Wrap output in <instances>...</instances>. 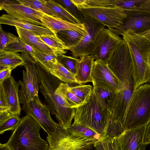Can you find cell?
I'll return each instance as SVG.
<instances>
[{
    "label": "cell",
    "mask_w": 150,
    "mask_h": 150,
    "mask_svg": "<svg viewBox=\"0 0 150 150\" xmlns=\"http://www.w3.org/2000/svg\"><path fill=\"white\" fill-rule=\"evenodd\" d=\"M69 86V84L62 82L60 83L56 91L64 97L72 108H75L85 103L71 91Z\"/></svg>",
    "instance_id": "obj_29"
},
{
    "label": "cell",
    "mask_w": 150,
    "mask_h": 150,
    "mask_svg": "<svg viewBox=\"0 0 150 150\" xmlns=\"http://www.w3.org/2000/svg\"><path fill=\"white\" fill-rule=\"evenodd\" d=\"M150 143V121L146 125L144 140V144H148Z\"/></svg>",
    "instance_id": "obj_42"
},
{
    "label": "cell",
    "mask_w": 150,
    "mask_h": 150,
    "mask_svg": "<svg viewBox=\"0 0 150 150\" xmlns=\"http://www.w3.org/2000/svg\"><path fill=\"white\" fill-rule=\"evenodd\" d=\"M39 37L57 55L65 54L67 52L66 50H69V48L58 37L56 33L50 35L39 36Z\"/></svg>",
    "instance_id": "obj_30"
},
{
    "label": "cell",
    "mask_w": 150,
    "mask_h": 150,
    "mask_svg": "<svg viewBox=\"0 0 150 150\" xmlns=\"http://www.w3.org/2000/svg\"><path fill=\"white\" fill-rule=\"evenodd\" d=\"M83 14L98 20L109 29L121 25L126 17L124 10L117 6L99 8H89L79 9Z\"/></svg>",
    "instance_id": "obj_11"
},
{
    "label": "cell",
    "mask_w": 150,
    "mask_h": 150,
    "mask_svg": "<svg viewBox=\"0 0 150 150\" xmlns=\"http://www.w3.org/2000/svg\"><path fill=\"white\" fill-rule=\"evenodd\" d=\"M112 116L99 103L93 88L86 102L75 108L73 124L88 127L102 137L107 135Z\"/></svg>",
    "instance_id": "obj_4"
},
{
    "label": "cell",
    "mask_w": 150,
    "mask_h": 150,
    "mask_svg": "<svg viewBox=\"0 0 150 150\" xmlns=\"http://www.w3.org/2000/svg\"><path fill=\"white\" fill-rule=\"evenodd\" d=\"M0 23L29 30L38 36L50 35L54 34L47 28L15 18L8 14L3 15L0 17Z\"/></svg>",
    "instance_id": "obj_18"
},
{
    "label": "cell",
    "mask_w": 150,
    "mask_h": 150,
    "mask_svg": "<svg viewBox=\"0 0 150 150\" xmlns=\"http://www.w3.org/2000/svg\"><path fill=\"white\" fill-rule=\"evenodd\" d=\"M137 34L144 38L150 42V29Z\"/></svg>",
    "instance_id": "obj_44"
},
{
    "label": "cell",
    "mask_w": 150,
    "mask_h": 150,
    "mask_svg": "<svg viewBox=\"0 0 150 150\" xmlns=\"http://www.w3.org/2000/svg\"><path fill=\"white\" fill-rule=\"evenodd\" d=\"M124 11L126 17L122 24L116 28L109 29L113 33L119 35L128 30L139 33L150 29V13L130 10Z\"/></svg>",
    "instance_id": "obj_13"
},
{
    "label": "cell",
    "mask_w": 150,
    "mask_h": 150,
    "mask_svg": "<svg viewBox=\"0 0 150 150\" xmlns=\"http://www.w3.org/2000/svg\"><path fill=\"white\" fill-rule=\"evenodd\" d=\"M83 14V24L88 33L78 45L69 50L72 57L77 58L91 55L98 35L105 26L96 19Z\"/></svg>",
    "instance_id": "obj_7"
},
{
    "label": "cell",
    "mask_w": 150,
    "mask_h": 150,
    "mask_svg": "<svg viewBox=\"0 0 150 150\" xmlns=\"http://www.w3.org/2000/svg\"><path fill=\"white\" fill-rule=\"evenodd\" d=\"M5 50L16 52H26L31 56L33 55L34 52L33 47L25 43L19 38L18 41L10 44Z\"/></svg>",
    "instance_id": "obj_38"
},
{
    "label": "cell",
    "mask_w": 150,
    "mask_h": 150,
    "mask_svg": "<svg viewBox=\"0 0 150 150\" xmlns=\"http://www.w3.org/2000/svg\"><path fill=\"white\" fill-rule=\"evenodd\" d=\"M146 125L125 130L117 137L120 150H139L144 144Z\"/></svg>",
    "instance_id": "obj_15"
},
{
    "label": "cell",
    "mask_w": 150,
    "mask_h": 150,
    "mask_svg": "<svg viewBox=\"0 0 150 150\" xmlns=\"http://www.w3.org/2000/svg\"><path fill=\"white\" fill-rule=\"evenodd\" d=\"M19 3L40 11L48 15L56 17L54 13L46 5L44 0H17Z\"/></svg>",
    "instance_id": "obj_32"
},
{
    "label": "cell",
    "mask_w": 150,
    "mask_h": 150,
    "mask_svg": "<svg viewBox=\"0 0 150 150\" xmlns=\"http://www.w3.org/2000/svg\"><path fill=\"white\" fill-rule=\"evenodd\" d=\"M123 40L109 29L105 28L98 35L90 55L94 60H101L107 64L112 53Z\"/></svg>",
    "instance_id": "obj_9"
},
{
    "label": "cell",
    "mask_w": 150,
    "mask_h": 150,
    "mask_svg": "<svg viewBox=\"0 0 150 150\" xmlns=\"http://www.w3.org/2000/svg\"><path fill=\"white\" fill-rule=\"evenodd\" d=\"M69 88L78 98L85 103L93 89L90 85L77 84L69 85Z\"/></svg>",
    "instance_id": "obj_34"
},
{
    "label": "cell",
    "mask_w": 150,
    "mask_h": 150,
    "mask_svg": "<svg viewBox=\"0 0 150 150\" xmlns=\"http://www.w3.org/2000/svg\"><path fill=\"white\" fill-rule=\"evenodd\" d=\"M66 128L71 135L75 137L98 140L100 137L92 129L83 125L72 124Z\"/></svg>",
    "instance_id": "obj_27"
},
{
    "label": "cell",
    "mask_w": 150,
    "mask_h": 150,
    "mask_svg": "<svg viewBox=\"0 0 150 150\" xmlns=\"http://www.w3.org/2000/svg\"><path fill=\"white\" fill-rule=\"evenodd\" d=\"M149 82H150V80H149Z\"/></svg>",
    "instance_id": "obj_48"
},
{
    "label": "cell",
    "mask_w": 150,
    "mask_h": 150,
    "mask_svg": "<svg viewBox=\"0 0 150 150\" xmlns=\"http://www.w3.org/2000/svg\"><path fill=\"white\" fill-rule=\"evenodd\" d=\"M77 72L75 77L80 84L92 82L91 74L94 61L91 55H86L79 58Z\"/></svg>",
    "instance_id": "obj_20"
},
{
    "label": "cell",
    "mask_w": 150,
    "mask_h": 150,
    "mask_svg": "<svg viewBox=\"0 0 150 150\" xmlns=\"http://www.w3.org/2000/svg\"><path fill=\"white\" fill-rule=\"evenodd\" d=\"M0 150H12L10 147L6 143L0 144Z\"/></svg>",
    "instance_id": "obj_45"
},
{
    "label": "cell",
    "mask_w": 150,
    "mask_h": 150,
    "mask_svg": "<svg viewBox=\"0 0 150 150\" xmlns=\"http://www.w3.org/2000/svg\"><path fill=\"white\" fill-rule=\"evenodd\" d=\"M33 49L34 52L32 57L36 62L49 72L58 61L57 55L42 52L35 49Z\"/></svg>",
    "instance_id": "obj_31"
},
{
    "label": "cell",
    "mask_w": 150,
    "mask_h": 150,
    "mask_svg": "<svg viewBox=\"0 0 150 150\" xmlns=\"http://www.w3.org/2000/svg\"><path fill=\"white\" fill-rule=\"evenodd\" d=\"M149 64L150 65V54L149 57Z\"/></svg>",
    "instance_id": "obj_47"
},
{
    "label": "cell",
    "mask_w": 150,
    "mask_h": 150,
    "mask_svg": "<svg viewBox=\"0 0 150 150\" xmlns=\"http://www.w3.org/2000/svg\"><path fill=\"white\" fill-rule=\"evenodd\" d=\"M97 140L74 136L64 128L58 136L48 142L49 150H93Z\"/></svg>",
    "instance_id": "obj_10"
},
{
    "label": "cell",
    "mask_w": 150,
    "mask_h": 150,
    "mask_svg": "<svg viewBox=\"0 0 150 150\" xmlns=\"http://www.w3.org/2000/svg\"><path fill=\"white\" fill-rule=\"evenodd\" d=\"M25 63L24 59L18 52L0 51V70L8 67L13 69L19 66L23 65Z\"/></svg>",
    "instance_id": "obj_22"
},
{
    "label": "cell",
    "mask_w": 150,
    "mask_h": 150,
    "mask_svg": "<svg viewBox=\"0 0 150 150\" xmlns=\"http://www.w3.org/2000/svg\"><path fill=\"white\" fill-rule=\"evenodd\" d=\"M40 20L44 27L50 30L54 33L65 30L86 31L83 24L74 23L46 14L40 18Z\"/></svg>",
    "instance_id": "obj_17"
},
{
    "label": "cell",
    "mask_w": 150,
    "mask_h": 150,
    "mask_svg": "<svg viewBox=\"0 0 150 150\" xmlns=\"http://www.w3.org/2000/svg\"><path fill=\"white\" fill-rule=\"evenodd\" d=\"M9 110L3 86L0 84V112H9Z\"/></svg>",
    "instance_id": "obj_40"
},
{
    "label": "cell",
    "mask_w": 150,
    "mask_h": 150,
    "mask_svg": "<svg viewBox=\"0 0 150 150\" xmlns=\"http://www.w3.org/2000/svg\"><path fill=\"white\" fill-rule=\"evenodd\" d=\"M12 1L0 2L1 10H4L10 16L18 19L43 27L40 18L44 13Z\"/></svg>",
    "instance_id": "obj_14"
},
{
    "label": "cell",
    "mask_w": 150,
    "mask_h": 150,
    "mask_svg": "<svg viewBox=\"0 0 150 150\" xmlns=\"http://www.w3.org/2000/svg\"><path fill=\"white\" fill-rule=\"evenodd\" d=\"M93 87L107 89L115 93L119 91L118 78L108 67L101 60L94 61L91 74Z\"/></svg>",
    "instance_id": "obj_12"
},
{
    "label": "cell",
    "mask_w": 150,
    "mask_h": 150,
    "mask_svg": "<svg viewBox=\"0 0 150 150\" xmlns=\"http://www.w3.org/2000/svg\"><path fill=\"white\" fill-rule=\"evenodd\" d=\"M57 59L66 68L75 75L79 59L60 54L57 55Z\"/></svg>",
    "instance_id": "obj_35"
},
{
    "label": "cell",
    "mask_w": 150,
    "mask_h": 150,
    "mask_svg": "<svg viewBox=\"0 0 150 150\" xmlns=\"http://www.w3.org/2000/svg\"><path fill=\"white\" fill-rule=\"evenodd\" d=\"M41 126L26 113L6 143L12 150H49V144L41 137Z\"/></svg>",
    "instance_id": "obj_3"
},
{
    "label": "cell",
    "mask_w": 150,
    "mask_h": 150,
    "mask_svg": "<svg viewBox=\"0 0 150 150\" xmlns=\"http://www.w3.org/2000/svg\"><path fill=\"white\" fill-rule=\"evenodd\" d=\"M94 146L96 150H120L117 137L108 135L100 137L95 142Z\"/></svg>",
    "instance_id": "obj_33"
},
{
    "label": "cell",
    "mask_w": 150,
    "mask_h": 150,
    "mask_svg": "<svg viewBox=\"0 0 150 150\" xmlns=\"http://www.w3.org/2000/svg\"><path fill=\"white\" fill-rule=\"evenodd\" d=\"M5 97L9 108V112L12 115L18 116L21 108L19 96L18 82L12 76L5 80L1 83Z\"/></svg>",
    "instance_id": "obj_16"
},
{
    "label": "cell",
    "mask_w": 150,
    "mask_h": 150,
    "mask_svg": "<svg viewBox=\"0 0 150 150\" xmlns=\"http://www.w3.org/2000/svg\"><path fill=\"white\" fill-rule=\"evenodd\" d=\"M147 144H144L139 150H145Z\"/></svg>",
    "instance_id": "obj_46"
},
{
    "label": "cell",
    "mask_w": 150,
    "mask_h": 150,
    "mask_svg": "<svg viewBox=\"0 0 150 150\" xmlns=\"http://www.w3.org/2000/svg\"><path fill=\"white\" fill-rule=\"evenodd\" d=\"M16 28L19 38L33 48L42 52L56 54L52 49L40 39L39 36L29 30L18 27H16Z\"/></svg>",
    "instance_id": "obj_19"
},
{
    "label": "cell",
    "mask_w": 150,
    "mask_h": 150,
    "mask_svg": "<svg viewBox=\"0 0 150 150\" xmlns=\"http://www.w3.org/2000/svg\"><path fill=\"white\" fill-rule=\"evenodd\" d=\"M46 6L55 14L56 17L75 24H81L62 5L56 1H46Z\"/></svg>",
    "instance_id": "obj_26"
},
{
    "label": "cell",
    "mask_w": 150,
    "mask_h": 150,
    "mask_svg": "<svg viewBox=\"0 0 150 150\" xmlns=\"http://www.w3.org/2000/svg\"><path fill=\"white\" fill-rule=\"evenodd\" d=\"M21 119L18 116L12 115L7 121L0 125V134L8 130L14 131L19 124Z\"/></svg>",
    "instance_id": "obj_39"
},
{
    "label": "cell",
    "mask_w": 150,
    "mask_h": 150,
    "mask_svg": "<svg viewBox=\"0 0 150 150\" xmlns=\"http://www.w3.org/2000/svg\"><path fill=\"white\" fill-rule=\"evenodd\" d=\"M96 98L101 106L112 115L117 98V93L100 87H93Z\"/></svg>",
    "instance_id": "obj_21"
},
{
    "label": "cell",
    "mask_w": 150,
    "mask_h": 150,
    "mask_svg": "<svg viewBox=\"0 0 150 150\" xmlns=\"http://www.w3.org/2000/svg\"><path fill=\"white\" fill-rule=\"evenodd\" d=\"M22 109L36 120L47 134V137H52L56 134L59 124L52 119L49 107L42 103L38 95L23 104Z\"/></svg>",
    "instance_id": "obj_8"
},
{
    "label": "cell",
    "mask_w": 150,
    "mask_h": 150,
    "mask_svg": "<svg viewBox=\"0 0 150 150\" xmlns=\"http://www.w3.org/2000/svg\"><path fill=\"white\" fill-rule=\"evenodd\" d=\"M12 115L9 112H0V125L7 121Z\"/></svg>",
    "instance_id": "obj_43"
},
{
    "label": "cell",
    "mask_w": 150,
    "mask_h": 150,
    "mask_svg": "<svg viewBox=\"0 0 150 150\" xmlns=\"http://www.w3.org/2000/svg\"><path fill=\"white\" fill-rule=\"evenodd\" d=\"M87 33V30H65L59 31L56 34L69 50L78 45Z\"/></svg>",
    "instance_id": "obj_23"
},
{
    "label": "cell",
    "mask_w": 150,
    "mask_h": 150,
    "mask_svg": "<svg viewBox=\"0 0 150 150\" xmlns=\"http://www.w3.org/2000/svg\"><path fill=\"white\" fill-rule=\"evenodd\" d=\"M117 0H71L79 9L89 8L110 7L116 6Z\"/></svg>",
    "instance_id": "obj_28"
},
{
    "label": "cell",
    "mask_w": 150,
    "mask_h": 150,
    "mask_svg": "<svg viewBox=\"0 0 150 150\" xmlns=\"http://www.w3.org/2000/svg\"><path fill=\"white\" fill-rule=\"evenodd\" d=\"M132 58L135 89L150 79V42L134 31L128 30L122 34Z\"/></svg>",
    "instance_id": "obj_2"
},
{
    "label": "cell",
    "mask_w": 150,
    "mask_h": 150,
    "mask_svg": "<svg viewBox=\"0 0 150 150\" xmlns=\"http://www.w3.org/2000/svg\"><path fill=\"white\" fill-rule=\"evenodd\" d=\"M23 56L25 61L23 66L22 81L18 82L21 89L19 90L20 102L23 104L29 102L32 99L38 96L40 79L36 64V61L29 55Z\"/></svg>",
    "instance_id": "obj_6"
},
{
    "label": "cell",
    "mask_w": 150,
    "mask_h": 150,
    "mask_svg": "<svg viewBox=\"0 0 150 150\" xmlns=\"http://www.w3.org/2000/svg\"><path fill=\"white\" fill-rule=\"evenodd\" d=\"M40 79V91L48 104L51 112L54 115L62 127L67 128L71 125L75 115L72 108L56 89L62 82L36 62Z\"/></svg>",
    "instance_id": "obj_1"
},
{
    "label": "cell",
    "mask_w": 150,
    "mask_h": 150,
    "mask_svg": "<svg viewBox=\"0 0 150 150\" xmlns=\"http://www.w3.org/2000/svg\"><path fill=\"white\" fill-rule=\"evenodd\" d=\"M116 5L124 10L150 13V0H117Z\"/></svg>",
    "instance_id": "obj_24"
},
{
    "label": "cell",
    "mask_w": 150,
    "mask_h": 150,
    "mask_svg": "<svg viewBox=\"0 0 150 150\" xmlns=\"http://www.w3.org/2000/svg\"><path fill=\"white\" fill-rule=\"evenodd\" d=\"M12 70L11 68L8 67L0 70V83L11 76Z\"/></svg>",
    "instance_id": "obj_41"
},
{
    "label": "cell",
    "mask_w": 150,
    "mask_h": 150,
    "mask_svg": "<svg viewBox=\"0 0 150 150\" xmlns=\"http://www.w3.org/2000/svg\"><path fill=\"white\" fill-rule=\"evenodd\" d=\"M150 121V84L145 83L136 89L126 113L123 131L147 125Z\"/></svg>",
    "instance_id": "obj_5"
},
{
    "label": "cell",
    "mask_w": 150,
    "mask_h": 150,
    "mask_svg": "<svg viewBox=\"0 0 150 150\" xmlns=\"http://www.w3.org/2000/svg\"><path fill=\"white\" fill-rule=\"evenodd\" d=\"M57 1L62 5L81 24H83V15L82 12L72 2L71 0H58Z\"/></svg>",
    "instance_id": "obj_36"
},
{
    "label": "cell",
    "mask_w": 150,
    "mask_h": 150,
    "mask_svg": "<svg viewBox=\"0 0 150 150\" xmlns=\"http://www.w3.org/2000/svg\"><path fill=\"white\" fill-rule=\"evenodd\" d=\"M49 72L64 83L72 85L80 84L76 80L75 75L58 61Z\"/></svg>",
    "instance_id": "obj_25"
},
{
    "label": "cell",
    "mask_w": 150,
    "mask_h": 150,
    "mask_svg": "<svg viewBox=\"0 0 150 150\" xmlns=\"http://www.w3.org/2000/svg\"><path fill=\"white\" fill-rule=\"evenodd\" d=\"M19 38L13 34L3 30L0 27V51L5 50L11 44L18 41Z\"/></svg>",
    "instance_id": "obj_37"
}]
</instances>
